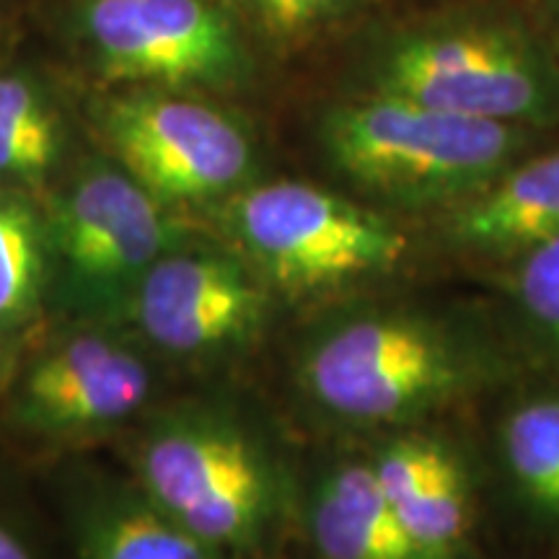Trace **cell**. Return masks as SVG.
I'll return each mask as SVG.
<instances>
[{"label":"cell","mask_w":559,"mask_h":559,"mask_svg":"<svg viewBox=\"0 0 559 559\" xmlns=\"http://www.w3.org/2000/svg\"><path fill=\"white\" fill-rule=\"evenodd\" d=\"M502 461L515 492L536 519L559 526V394H536L508 412Z\"/></svg>","instance_id":"cell-16"},{"label":"cell","mask_w":559,"mask_h":559,"mask_svg":"<svg viewBox=\"0 0 559 559\" xmlns=\"http://www.w3.org/2000/svg\"><path fill=\"white\" fill-rule=\"evenodd\" d=\"M140 181L111 160H91L52 200L45 221L50 280L70 309L91 317L128 313L140 280L190 230Z\"/></svg>","instance_id":"cell-5"},{"label":"cell","mask_w":559,"mask_h":559,"mask_svg":"<svg viewBox=\"0 0 559 559\" xmlns=\"http://www.w3.org/2000/svg\"><path fill=\"white\" fill-rule=\"evenodd\" d=\"M79 559H230L138 489H96L70 513Z\"/></svg>","instance_id":"cell-14"},{"label":"cell","mask_w":559,"mask_h":559,"mask_svg":"<svg viewBox=\"0 0 559 559\" xmlns=\"http://www.w3.org/2000/svg\"><path fill=\"white\" fill-rule=\"evenodd\" d=\"M50 283L45 221L21 194L0 187V330L24 324Z\"/></svg>","instance_id":"cell-17"},{"label":"cell","mask_w":559,"mask_h":559,"mask_svg":"<svg viewBox=\"0 0 559 559\" xmlns=\"http://www.w3.org/2000/svg\"><path fill=\"white\" fill-rule=\"evenodd\" d=\"M75 29L115 86L228 91L254 73L239 19L218 0H81Z\"/></svg>","instance_id":"cell-8"},{"label":"cell","mask_w":559,"mask_h":559,"mask_svg":"<svg viewBox=\"0 0 559 559\" xmlns=\"http://www.w3.org/2000/svg\"><path fill=\"white\" fill-rule=\"evenodd\" d=\"M226 226L264 283L288 293L353 285L407 254L386 215L309 181L243 187L228 198Z\"/></svg>","instance_id":"cell-4"},{"label":"cell","mask_w":559,"mask_h":559,"mask_svg":"<svg viewBox=\"0 0 559 559\" xmlns=\"http://www.w3.org/2000/svg\"><path fill=\"white\" fill-rule=\"evenodd\" d=\"M534 130L396 96L340 102L319 122L332 169L391 207H453L523 158Z\"/></svg>","instance_id":"cell-2"},{"label":"cell","mask_w":559,"mask_h":559,"mask_svg":"<svg viewBox=\"0 0 559 559\" xmlns=\"http://www.w3.org/2000/svg\"><path fill=\"white\" fill-rule=\"evenodd\" d=\"M0 559H41L29 536L0 515Z\"/></svg>","instance_id":"cell-20"},{"label":"cell","mask_w":559,"mask_h":559,"mask_svg":"<svg viewBox=\"0 0 559 559\" xmlns=\"http://www.w3.org/2000/svg\"><path fill=\"white\" fill-rule=\"evenodd\" d=\"M111 158L169 207L228 200L257 177V140L230 111L187 91L130 86L96 102Z\"/></svg>","instance_id":"cell-7"},{"label":"cell","mask_w":559,"mask_h":559,"mask_svg":"<svg viewBox=\"0 0 559 559\" xmlns=\"http://www.w3.org/2000/svg\"><path fill=\"white\" fill-rule=\"evenodd\" d=\"M151 394V370L107 334L60 342L26 370L16 423L37 432H86L122 423Z\"/></svg>","instance_id":"cell-10"},{"label":"cell","mask_w":559,"mask_h":559,"mask_svg":"<svg viewBox=\"0 0 559 559\" xmlns=\"http://www.w3.org/2000/svg\"><path fill=\"white\" fill-rule=\"evenodd\" d=\"M362 0H241L243 11L264 39L280 47L300 45L353 16Z\"/></svg>","instance_id":"cell-18"},{"label":"cell","mask_w":559,"mask_h":559,"mask_svg":"<svg viewBox=\"0 0 559 559\" xmlns=\"http://www.w3.org/2000/svg\"><path fill=\"white\" fill-rule=\"evenodd\" d=\"M140 492L230 559L260 555L275 523L267 461L228 419L181 412L140 443Z\"/></svg>","instance_id":"cell-6"},{"label":"cell","mask_w":559,"mask_h":559,"mask_svg":"<svg viewBox=\"0 0 559 559\" xmlns=\"http://www.w3.org/2000/svg\"><path fill=\"white\" fill-rule=\"evenodd\" d=\"M66 151L52 94L29 73H0V187L41 185Z\"/></svg>","instance_id":"cell-15"},{"label":"cell","mask_w":559,"mask_h":559,"mask_svg":"<svg viewBox=\"0 0 559 559\" xmlns=\"http://www.w3.org/2000/svg\"><path fill=\"white\" fill-rule=\"evenodd\" d=\"M389 506L423 559H466L472 549V495L449 443L409 432L383 443L370 461Z\"/></svg>","instance_id":"cell-11"},{"label":"cell","mask_w":559,"mask_h":559,"mask_svg":"<svg viewBox=\"0 0 559 559\" xmlns=\"http://www.w3.org/2000/svg\"><path fill=\"white\" fill-rule=\"evenodd\" d=\"M472 379V355L436 321L366 311L309 340L298 381L326 415L353 425H396L423 415Z\"/></svg>","instance_id":"cell-3"},{"label":"cell","mask_w":559,"mask_h":559,"mask_svg":"<svg viewBox=\"0 0 559 559\" xmlns=\"http://www.w3.org/2000/svg\"><path fill=\"white\" fill-rule=\"evenodd\" d=\"M366 94L407 99L477 120L559 122V66L519 13L469 5L412 19L376 39Z\"/></svg>","instance_id":"cell-1"},{"label":"cell","mask_w":559,"mask_h":559,"mask_svg":"<svg viewBox=\"0 0 559 559\" xmlns=\"http://www.w3.org/2000/svg\"><path fill=\"white\" fill-rule=\"evenodd\" d=\"M264 285L247 257L181 243L145 272L128 317L166 353L213 355L260 330Z\"/></svg>","instance_id":"cell-9"},{"label":"cell","mask_w":559,"mask_h":559,"mask_svg":"<svg viewBox=\"0 0 559 559\" xmlns=\"http://www.w3.org/2000/svg\"><path fill=\"white\" fill-rule=\"evenodd\" d=\"M306 526L319 559H423L370 464L326 472L313 487Z\"/></svg>","instance_id":"cell-13"},{"label":"cell","mask_w":559,"mask_h":559,"mask_svg":"<svg viewBox=\"0 0 559 559\" xmlns=\"http://www.w3.org/2000/svg\"><path fill=\"white\" fill-rule=\"evenodd\" d=\"M453 243L489 257H515L559 236V148L519 158L500 177L456 202L445 221Z\"/></svg>","instance_id":"cell-12"},{"label":"cell","mask_w":559,"mask_h":559,"mask_svg":"<svg viewBox=\"0 0 559 559\" xmlns=\"http://www.w3.org/2000/svg\"><path fill=\"white\" fill-rule=\"evenodd\" d=\"M515 300L531 330L559 355V236L519 257Z\"/></svg>","instance_id":"cell-19"}]
</instances>
